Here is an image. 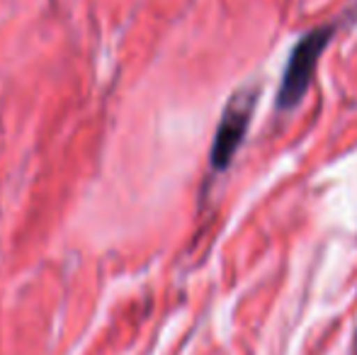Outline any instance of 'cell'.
<instances>
[{
  "label": "cell",
  "instance_id": "obj_1",
  "mask_svg": "<svg viewBox=\"0 0 357 355\" xmlns=\"http://www.w3.org/2000/svg\"><path fill=\"white\" fill-rule=\"evenodd\" d=\"M335 27L333 24H324V27H316L311 32H306L304 37L296 42V47L291 49L289 61L284 66L282 83L278 90V107L287 112V109H294L296 105L304 100L306 90L311 88V81L316 76V68H319V59L326 52L331 37H333Z\"/></svg>",
  "mask_w": 357,
  "mask_h": 355
},
{
  "label": "cell",
  "instance_id": "obj_2",
  "mask_svg": "<svg viewBox=\"0 0 357 355\" xmlns=\"http://www.w3.org/2000/svg\"><path fill=\"white\" fill-rule=\"evenodd\" d=\"M255 100H258L255 88H243L226 103L219 129H216L214 144H212V153H209L214 171H226V168L231 166L236 151H238L245 134H248L250 119H253V109H255Z\"/></svg>",
  "mask_w": 357,
  "mask_h": 355
},
{
  "label": "cell",
  "instance_id": "obj_3",
  "mask_svg": "<svg viewBox=\"0 0 357 355\" xmlns=\"http://www.w3.org/2000/svg\"><path fill=\"white\" fill-rule=\"evenodd\" d=\"M353 355H357V328H355V341H353Z\"/></svg>",
  "mask_w": 357,
  "mask_h": 355
}]
</instances>
